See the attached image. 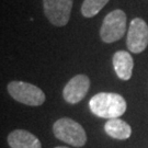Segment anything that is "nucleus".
Here are the masks:
<instances>
[{
    "label": "nucleus",
    "instance_id": "nucleus-1",
    "mask_svg": "<svg viewBox=\"0 0 148 148\" xmlns=\"http://www.w3.org/2000/svg\"><path fill=\"white\" fill-rule=\"evenodd\" d=\"M91 112L102 119H119L126 111V101L122 95L112 92H100L89 102Z\"/></svg>",
    "mask_w": 148,
    "mask_h": 148
},
{
    "label": "nucleus",
    "instance_id": "nucleus-10",
    "mask_svg": "<svg viewBox=\"0 0 148 148\" xmlns=\"http://www.w3.org/2000/svg\"><path fill=\"white\" fill-rule=\"evenodd\" d=\"M104 131L112 138L115 139H127L132 134V128L125 121L119 119L109 120L104 124Z\"/></svg>",
    "mask_w": 148,
    "mask_h": 148
},
{
    "label": "nucleus",
    "instance_id": "nucleus-9",
    "mask_svg": "<svg viewBox=\"0 0 148 148\" xmlns=\"http://www.w3.org/2000/svg\"><path fill=\"white\" fill-rule=\"evenodd\" d=\"M113 67L117 77L122 80H130L133 74L134 62L131 54L125 51H119L113 55Z\"/></svg>",
    "mask_w": 148,
    "mask_h": 148
},
{
    "label": "nucleus",
    "instance_id": "nucleus-3",
    "mask_svg": "<svg viewBox=\"0 0 148 148\" xmlns=\"http://www.w3.org/2000/svg\"><path fill=\"white\" fill-rule=\"evenodd\" d=\"M126 32V14L123 10H114L106 14L100 29L101 40L113 43L123 37Z\"/></svg>",
    "mask_w": 148,
    "mask_h": 148
},
{
    "label": "nucleus",
    "instance_id": "nucleus-4",
    "mask_svg": "<svg viewBox=\"0 0 148 148\" xmlns=\"http://www.w3.org/2000/svg\"><path fill=\"white\" fill-rule=\"evenodd\" d=\"M9 95L23 104L32 106H41L45 101V93L36 86L24 81H12L8 85Z\"/></svg>",
    "mask_w": 148,
    "mask_h": 148
},
{
    "label": "nucleus",
    "instance_id": "nucleus-8",
    "mask_svg": "<svg viewBox=\"0 0 148 148\" xmlns=\"http://www.w3.org/2000/svg\"><path fill=\"white\" fill-rule=\"evenodd\" d=\"M8 144L11 148H42L38 138L24 130H16L10 133Z\"/></svg>",
    "mask_w": 148,
    "mask_h": 148
},
{
    "label": "nucleus",
    "instance_id": "nucleus-7",
    "mask_svg": "<svg viewBox=\"0 0 148 148\" xmlns=\"http://www.w3.org/2000/svg\"><path fill=\"white\" fill-rule=\"evenodd\" d=\"M90 88V79L86 75H77L69 80L63 90L64 99L70 104H76L86 97Z\"/></svg>",
    "mask_w": 148,
    "mask_h": 148
},
{
    "label": "nucleus",
    "instance_id": "nucleus-11",
    "mask_svg": "<svg viewBox=\"0 0 148 148\" xmlns=\"http://www.w3.org/2000/svg\"><path fill=\"white\" fill-rule=\"evenodd\" d=\"M109 1L110 0H85L81 5V13L86 18H92L98 14Z\"/></svg>",
    "mask_w": 148,
    "mask_h": 148
},
{
    "label": "nucleus",
    "instance_id": "nucleus-6",
    "mask_svg": "<svg viewBox=\"0 0 148 148\" xmlns=\"http://www.w3.org/2000/svg\"><path fill=\"white\" fill-rule=\"evenodd\" d=\"M74 0H43L44 12L49 22L56 27H64L69 21Z\"/></svg>",
    "mask_w": 148,
    "mask_h": 148
},
{
    "label": "nucleus",
    "instance_id": "nucleus-5",
    "mask_svg": "<svg viewBox=\"0 0 148 148\" xmlns=\"http://www.w3.org/2000/svg\"><path fill=\"white\" fill-rule=\"evenodd\" d=\"M126 44L132 53L139 54L146 49L148 45V25L143 19L135 18L131 21Z\"/></svg>",
    "mask_w": 148,
    "mask_h": 148
},
{
    "label": "nucleus",
    "instance_id": "nucleus-12",
    "mask_svg": "<svg viewBox=\"0 0 148 148\" xmlns=\"http://www.w3.org/2000/svg\"><path fill=\"white\" fill-rule=\"evenodd\" d=\"M55 148H67V147H63V146H59V147H55Z\"/></svg>",
    "mask_w": 148,
    "mask_h": 148
},
{
    "label": "nucleus",
    "instance_id": "nucleus-2",
    "mask_svg": "<svg viewBox=\"0 0 148 148\" xmlns=\"http://www.w3.org/2000/svg\"><path fill=\"white\" fill-rule=\"evenodd\" d=\"M53 132L56 138L75 147H82L87 142L84 127L69 117H63L55 122Z\"/></svg>",
    "mask_w": 148,
    "mask_h": 148
}]
</instances>
